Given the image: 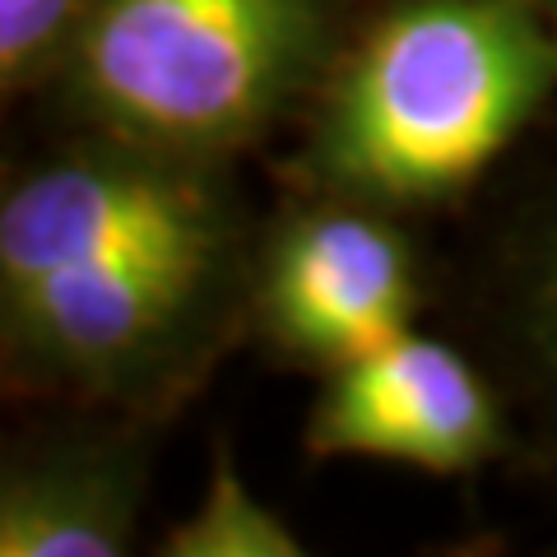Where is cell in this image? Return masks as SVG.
<instances>
[{
  "mask_svg": "<svg viewBox=\"0 0 557 557\" xmlns=\"http://www.w3.org/2000/svg\"><path fill=\"white\" fill-rule=\"evenodd\" d=\"M557 84L525 0H418L362 42L325 121V168L386 200H428L497 159Z\"/></svg>",
  "mask_w": 557,
  "mask_h": 557,
  "instance_id": "obj_1",
  "label": "cell"
},
{
  "mask_svg": "<svg viewBox=\"0 0 557 557\" xmlns=\"http://www.w3.org/2000/svg\"><path fill=\"white\" fill-rule=\"evenodd\" d=\"M317 33V0H98L75 42V89L116 131L214 149L293 94Z\"/></svg>",
  "mask_w": 557,
  "mask_h": 557,
  "instance_id": "obj_2",
  "label": "cell"
},
{
  "mask_svg": "<svg viewBox=\"0 0 557 557\" xmlns=\"http://www.w3.org/2000/svg\"><path fill=\"white\" fill-rule=\"evenodd\" d=\"M219 223L190 182L139 163L75 159L10 190L0 209L5 288L38 274L126 256L214 260Z\"/></svg>",
  "mask_w": 557,
  "mask_h": 557,
  "instance_id": "obj_3",
  "label": "cell"
},
{
  "mask_svg": "<svg viewBox=\"0 0 557 557\" xmlns=\"http://www.w3.org/2000/svg\"><path fill=\"white\" fill-rule=\"evenodd\" d=\"M307 442L317 456H376L456 474L497 446V413L456 348L405 335L339 368Z\"/></svg>",
  "mask_w": 557,
  "mask_h": 557,
  "instance_id": "obj_4",
  "label": "cell"
},
{
  "mask_svg": "<svg viewBox=\"0 0 557 557\" xmlns=\"http://www.w3.org/2000/svg\"><path fill=\"white\" fill-rule=\"evenodd\" d=\"M265 302L293 348L348 368L409 335V256L372 219H307L278 242Z\"/></svg>",
  "mask_w": 557,
  "mask_h": 557,
  "instance_id": "obj_5",
  "label": "cell"
},
{
  "mask_svg": "<svg viewBox=\"0 0 557 557\" xmlns=\"http://www.w3.org/2000/svg\"><path fill=\"white\" fill-rule=\"evenodd\" d=\"M205 274L209 260L196 256L89 260L5 288V307L33 354L70 372H108L182 317Z\"/></svg>",
  "mask_w": 557,
  "mask_h": 557,
  "instance_id": "obj_6",
  "label": "cell"
},
{
  "mask_svg": "<svg viewBox=\"0 0 557 557\" xmlns=\"http://www.w3.org/2000/svg\"><path fill=\"white\" fill-rule=\"evenodd\" d=\"M135 534L126 469L98 460H47L10 469L0 493L5 557H116Z\"/></svg>",
  "mask_w": 557,
  "mask_h": 557,
  "instance_id": "obj_7",
  "label": "cell"
},
{
  "mask_svg": "<svg viewBox=\"0 0 557 557\" xmlns=\"http://www.w3.org/2000/svg\"><path fill=\"white\" fill-rule=\"evenodd\" d=\"M163 553L172 557H298L302 544L265 502H256V493L237 479L228 456H219L214 479H209L196 516L182 520L168 534Z\"/></svg>",
  "mask_w": 557,
  "mask_h": 557,
  "instance_id": "obj_8",
  "label": "cell"
},
{
  "mask_svg": "<svg viewBox=\"0 0 557 557\" xmlns=\"http://www.w3.org/2000/svg\"><path fill=\"white\" fill-rule=\"evenodd\" d=\"M75 10L79 0H0V70L10 89L47 61Z\"/></svg>",
  "mask_w": 557,
  "mask_h": 557,
  "instance_id": "obj_9",
  "label": "cell"
},
{
  "mask_svg": "<svg viewBox=\"0 0 557 557\" xmlns=\"http://www.w3.org/2000/svg\"><path fill=\"white\" fill-rule=\"evenodd\" d=\"M530 325H534L539 358H544V362H548V372L557 376V233L548 237L544 260H539V274H534Z\"/></svg>",
  "mask_w": 557,
  "mask_h": 557,
  "instance_id": "obj_10",
  "label": "cell"
}]
</instances>
